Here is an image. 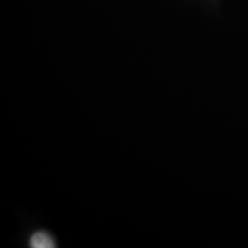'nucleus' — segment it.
Masks as SVG:
<instances>
[{
	"instance_id": "1",
	"label": "nucleus",
	"mask_w": 248,
	"mask_h": 248,
	"mask_svg": "<svg viewBox=\"0 0 248 248\" xmlns=\"http://www.w3.org/2000/svg\"><path fill=\"white\" fill-rule=\"evenodd\" d=\"M30 247L33 248H53L56 243L53 236L45 231H39L33 233L30 239Z\"/></svg>"
}]
</instances>
